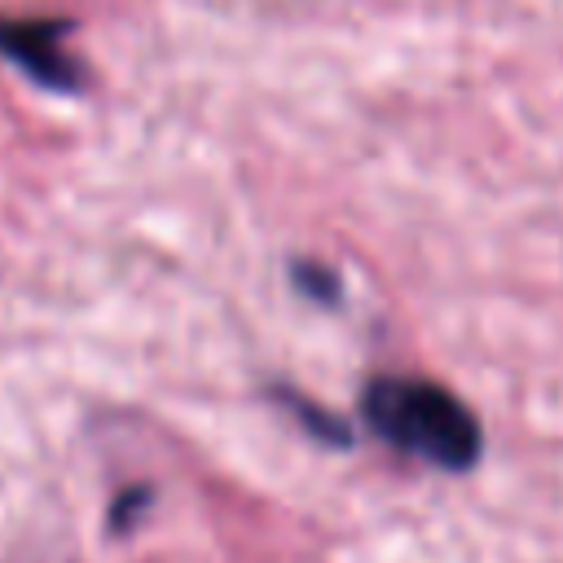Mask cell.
<instances>
[{"label":"cell","mask_w":563,"mask_h":563,"mask_svg":"<svg viewBox=\"0 0 563 563\" xmlns=\"http://www.w3.org/2000/svg\"><path fill=\"white\" fill-rule=\"evenodd\" d=\"M365 422L400 453L444 471H466L479 457L475 413L440 383L413 374H378L361 391Z\"/></svg>","instance_id":"obj_1"},{"label":"cell","mask_w":563,"mask_h":563,"mask_svg":"<svg viewBox=\"0 0 563 563\" xmlns=\"http://www.w3.org/2000/svg\"><path fill=\"white\" fill-rule=\"evenodd\" d=\"M290 409H295V418H303L308 427H317L321 435H334V440L343 444V435H347V431H343L339 422H330V418H321V413L312 409V400H299V396H290Z\"/></svg>","instance_id":"obj_3"},{"label":"cell","mask_w":563,"mask_h":563,"mask_svg":"<svg viewBox=\"0 0 563 563\" xmlns=\"http://www.w3.org/2000/svg\"><path fill=\"white\" fill-rule=\"evenodd\" d=\"M66 35H70V22L62 18H4L0 13V57L22 66L35 84L62 88V92L84 84V66L70 57Z\"/></svg>","instance_id":"obj_2"}]
</instances>
